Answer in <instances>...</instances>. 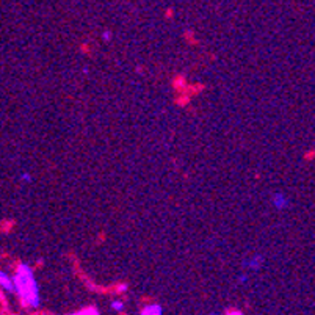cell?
<instances>
[{
    "label": "cell",
    "mask_w": 315,
    "mask_h": 315,
    "mask_svg": "<svg viewBox=\"0 0 315 315\" xmlns=\"http://www.w3.org/2000/svg\"><path fill=\"white\" fill-rule=\"evenodd\" d=\"M273 206L278 208V210H284L290 206V201H288V198L284 194V193H274L273 194Z\"/></svg>",
    "instance_id": "obj_3"
},
{
    "label": "cell",
    "mask_w": 315,
    "mask_h": 315,
    "mask_svg": "<svg viewBox=\"0 0 315 315\" xmlns=\"http://www.w3.org/2000/svg\"><path fill=\"white\" fill-rule=\"evenodd\" d=\"M127 288H129V287H127V284H120V286H118V292H121V294L127 292Z\"/></svg>",
    "instance_id": "obj_10"
},
{
    "label": "cell",
    "mask_w": 315,
    "mask_h": 315,
    "mask_svg": "<svg viewBox=\"0 0 315 315\" xmlns=\"http://www.w3.org/2000/svg\"><path fill=\"white\" fill-rule=\"evenodd\" d=\"M20 180L24 182V184H30L33 180V176H32L30 172H22L20 174Z\"/></svg>",
    "instance_id": "obj_8"
},
{
    "label": "cell",
    "mask_w": 315,
    "mask_h": 315,
    "mask_svg": "<svg viewBox=\"0 0 315 315\" xmlns=\"http://www.w3.org/2000/svg\"><path fill=\"white\" fill-rule=\"evenodd\" d=\"M163 308L160 304H149L142 309V315H162Z\"/></svg>",
    "instance_id": "obj_5"
},
{
    "label": "cell",
    "mask_w": 315,
    "mask_h": 315,
    "mask_svg": "<svg viewBox=\"0 0 315 315\" xmlns=\"http://www.w3.org/2000/svg\"><path fill=\"white\" fill-rule=\"evenodd\" d=\"M243 265L246 266L248 270L258 272V270H260L262 265H264V258H262V256H254V258H251L250 260H244Z\"/></svg>",
    "instance_id": "obj_4"
},
{
    "label": "cell",
    "mask_w": 315,
    "mask_h": 315,
    "mask_svg": "<svg viewBox=\"0 0 315 315\" xmlns=\"http://www.w3.org/2000/svg\"><path fill=\"white\" fill-rule=\"evenodd\" d=\"M14 281V294L20 298L22 304L30 309H38L41 306L40 286L32 266L27 264H19L18 272L13 278Z\"/></svg>",
    "instance_id": "obj_1"
},
{
    "label": "cell",
    "mask_w": 315,
    "mask_h": 315,
    "mask_svg": "<svg viewBox=\"0 0 315 315\" xmlns=\"http://www.w3.org/2000/svg\"><path fill=\"white\" fill-rule=\"evenodd\" d=\"M77 315H98L99 309H96V306H91L90 309H82L78 312H76Z\"/></svg>",
    "instance_id": "obj_6"
},
{
    "label": "cell",
    "mask_w": 315,
    "mask_h": 315,
    "mask_svg": "<svg viewBox=\"0 0 315 315\" xmlns=\"http://www.w3.org/2000/svg\"><path fill=\"white\" fill-rule=\"evenodd\" d=\"M102 40H104V41H110V40H112V33H110V32H105V33L102 34Z\"/></svg>",
    "instance_id": "obj_9"
},
{
    "label": "cell",
    "mask_w": 315,
    "mask_h": 315,
    "mask_svg": "<svg viewBox=\"0 0 315 315\" xmlns=\"http://www.w3.org/2000/svg\"><path fill=\"white\" fill-rule=\"evenodd\" d=\"M112 309H113V310H116V312H121V310L124 309V302H122V301H120V300L112 301Z\"/></svg>",
    "instance_id": "obj_7"
},
{
    "label": "cell",
    "mask_w": 315,
    "mask_h": 315,
    "mask_svg": "<svg viewBox=\"0 0 315 315\" xmlns=\"http://www.w3.org/2000/svg\"><path fill=\"white\" fill-rule=\"evenodd\" d=\"M0 288L6 294H14V281L8 273L0 270Z\"/></svg>",
    "instance_id": "obj_2"
}]
</instances>
